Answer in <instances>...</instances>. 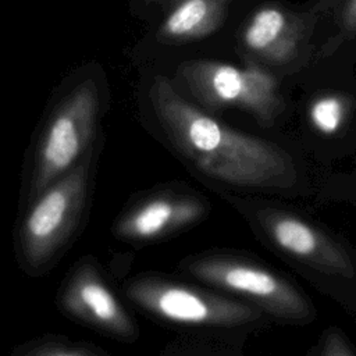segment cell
<instances>
[{"mask_svg":"<svg viewBox=\"0 0 356 356\" xmlns=\"http://www.w3.org/2000/svg\"><path fill=\"white\" fill-rule=\"evenodd\" d=\"M125 293L140 309L174 324L238 327L261 316L259 307L156 277L129 281Z\"/></svg>","mask_w":356,"mask_h":356,"instance_id":"obj_5","label":"cell"},{"mask_svg":"<svg viewBox=\"0 0 356 356\" xmlns=\"http://www.w3.org/2000/svg\"><path fill=\"white\" fill-rule=\"evenodd\" d=\"M343 0H317L312 7L310 11L320 19L321 17H325L330 13H334L337 7L342 3Z\"/></svg>","mask_w":356,"mask_h":356,"instance_id":"obj_16","label":"cell"},{"mask_svg":"<svg viewBox=\"0 0 356 356\" xmlns=\"http://www.w3.org/2000/svg\"><path fill=\"white\" fill-rule=\"evenodd\" d=\"M97 115L99 93L96 85L89 81L60 104L39 142L31 184L33 196L85 159L83 153L93 138Z\"/></svg>","mask_w":356,"mask_h":356,"instance_id":"obj_6","label":"cell"},{"mask_svg":"<svg viewBox=\"0 0 356 356\" xmlns=\"http://www.w3.org/2000/svg\"><path fill=\"white\" fill-rule=\"evenodd\" d=\"M257 220L268 239L298 261L324 274L353 277L355 264L346 250L309 221L275 209L260 210Z\"/></svg>","mask_w":356,"mask_h":356,"instance_id":"obj_8","label":"cell"},{"mask_svg":"<svg viewBox=\"0 0 356 356\" xmlns=\"http://www.w3.org/2000/svg\"><path fill=\"white\" fill-rule=\"evenodd\" d=\"M61 309L71 317L120 338H134L136 327L97 268L81 263L60 295Z\"/></svg>","mask_w":356,"mask_h":356,"instance_id":"obj_9","label":"cell"},{"mask_svg":"<svg viewBox=\"0 0 356 356\" xmlns=\"http://www.w3.org/2000/svg\"><path fill=\"white\" fill-rule=\"evenodd\" d=\"M227 4L228 0H174L157 38L165 43L182 44L210 36L224 24Z\"/></svg>","mask_w":356,"mask_h":356,"instance_id":"obj_11","label":"cell"},{"mask_svg":"<svg viewBox=\"0 0 356 356\" xmlns=\"http://www.w3.org/2000/svg\"><path fill=\"white\" fill-rule=\"evenodd\" d=\"M149 96L172 145L207 177L248 188L295 185L293 159L277 143L222 124L188 102L165 76H156Z\"/></svg>","mask_w":356,"mask_h":356,"instance_id":"obj_1","label":"cell"},{"mask_svg":"<svg viewBox=\"0 0 356 356\" xmlns=\"http://www.w3.org/2000/svg\"><path fill=\"white\" fill-rule=\"evenodd\" d=\"M21 356H97L88 349L67 343H39L26 349Z\"/></svg>","mask_w":356,"mask_h":356,"instance_id":"obj_14","label":"cell"},{"mask_svg":"<svg viewBox=\"0 0 356 356\" xmlns=\"http://www.w3.org/2000/svg\"><path fill=\"white\" fill-rule=\"evenodd\" d=\"M147 1H150V3H153V1H164V0H147Z\"/></svg>","mask_w":356,"mask_h":356,"instance_id":"obj_17","label":"cell"},{"mask_svg":"<svg viewBox=\"0 0 356 356\" xmlns=\"http://www.w3.org/2000/svg\"><path fill=\"white\" fill-rule=\"evenodd\" d=\"M321 356H353V353L338 330H327L323 337Z\"/></svg>","mask_w":356,"mask_h":356,"instance_id":"obj_15","label":"cell"},{"mask_svg":"<svg viewBox=\"0 0 356 356\" xmlns=\"http://www.w3.org/2000/svg\"><path fill=\"white\" fill-rule=\"evenodd\" d=\"M89 159L39 192L19 228V252L29 270L49 264L75 229L86 202Z\"/></svg>","mask_w":356,"mask_h":356,"instance_id":"obj_3","label":"cell"},{"mask_svg":"<svg viewBox=\"0 0 356 356\" xmlns=\"http://www.w3.org/2000/svg\"><path fill=\"white\" fill-rule=\"evenodd\" d=\"M175 78L202 107H236L264 128L273 127L285 108L275 76L253 63L241 68L214 60H188L178 65Z\"/></svg>","mask_w":356,"mask_h":356,"instance_id":"obj_2","label":"cell"},{"mask_svg":"<svg viewBox=\"0 0 356 356\" xmlns=\"http://www.w3.org/2000/svg\"><path fill=\"white\" fill-rule=\"evenodd\" d=\"M318 18L309 10L293 11L278 4L259 7L239 33V49L248 63L285 67L306 50Z\"/></svg>","mask_w":356,"mask_h":356,"instance_id":"obj_7","label":"cell"},{"mask_svg":"<svg viewBox=\"0 0 356 356\" xmlns=\"http://www.w3.org/2000/svg\"><path fill=\"white\" fill-rule=\"evenodd\" d=\"M186 273L206 284L245 298L274 316L306 321L314 316L309 299L278 274L242 257L196 256L184 261Z\"/></svg>","mask_w":356,"mask_h":356,"instance_id":"obj_4","label":"cell"},{"mask_svg":"<svg viewBox=\"0 0 356 356\" xmlns=\"http://www.w3.org/2000/svg\"><path fill=\"white\" fill-rule=\"evenodd\" d=\"M207 211V202L197 196L160 193L146 197L124 213L114 231L125 241L152 242L200 221Z\"/></svg>","mask_w":356,"mask_h":356,"instance_id":"obj_10","label":"cell"},{"mask_svg":"<svg viewBox=\"0 0 356 356\" xmlns=\"http://www.w3.org/2000/svg\"><path fill=\"white\" fill-rule=\"evenodd\" d=\"M343 106L337 99H323L314 104L312 120L316 128L324 134L335 132L343 120Z\"/></svg>","mask_w":356,"mask_h":356,"instance_id":"obj_13","label":"cell"},{"mask_svg":"<svg viewBox=\"0 0 356 356\" xmlns=\"http://www.w3.org/2000/svg\"><path fill=\"white\" fill-rule=\"evenodd\" d=\"M331 35L321 43L316 60L332 56L346 42L356 38V0H343L335 10V21Z\"/></svg>","mask_w":356,"mask_h":356,"instance_id":"obj_12","label":"cell"}]
</instances>
